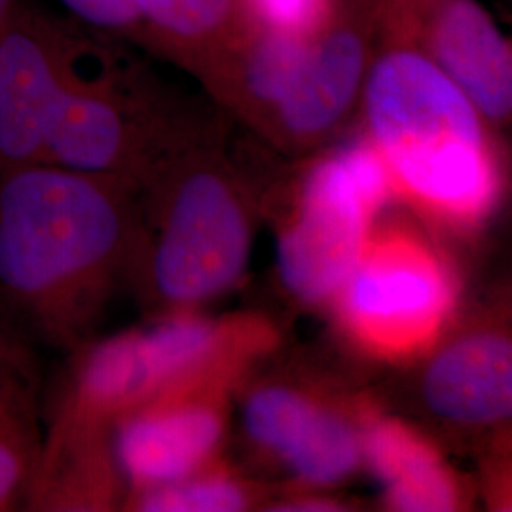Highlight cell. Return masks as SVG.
I'll list each match as a JSON object with an SVG mask.
<instances>
[{
    "mask_svg": "<svg viewBox=\"0 0 512 512\" xmlns=\"http://www.w3.org/2000/svg\"><path fill=\"white\" fill-rule=\"evenodd\" d=\"M363 442L372 471L397 511L444 512L458 507V482L435 448L414 429L391 420L372 421Z\"/></svg>",
    "mask_w": 512,
    "mask_h": 512,
    "instance_id": "cell-12",
    "label": "cell"
},
{
    "mask_svg": "<svg viewBox=\"0 0 512 512\" xmlns=\"http://www.w3.org/2000/svg\"><path fill=\"white\" fill-rule=\"evenodd\" d=\"M340 0H239L245 23L289 37H317Z\"/></svg>",
    "mask_w": 512,
    "mask_h": 512,
    "instance_id": "cell-15",
    "label": "cell"
},
{
    "mask_svg": "<svg viewBox=\"0 0 512 512\" xmlns=\"http://www.w3.org/2000/svg\"><path fill=\"white\" fill-rule=\"evenodd\" d=\"M361 95L366 137L395 192L456 222H475L492 209L501 171L488 120L450 76L382 19Z\"/></svg>",
    "mask_w": 512,
    "mask_h": 512,
    "instance_id": "cell-3",
    "label": "cell"
},
{
    "mask_svg": "<svg viewBox=\"0 0 512 512\" xmlns=\"http://www.w3.org/2000/svg\"><path fill=\"white\" fill-rule=\"evenodd\" d=\"M380 19L450 76L488 122L512 110V48L478 0H378Z\"/></svg>",
    "mask_w": 512,
    "mask_h": 512,
    "instance_id": "cell-7",
    "label": "cell"
},
{
    "mask_svg": "<svg viewBox=\"0 0 512 512\" xmlns=\"http://www.w3.org/2000/svg\"><path fill=\"white\" fill-rule=\"evenodd\" d=\"M395 194L366 135L311 165L296 215L277 245L285 285L306 302L336 296L365 251L374 215Z\"/></svg>",
    "mask_w": 512,
    "mask_h": 512,
    "instance_id": "cell-5",
    "label": "cell"
},
{
    "mask_svg": "<svg viewBox=\"0 0 512 512\" xmlns=\"http://www.w3.org/2000/svg\"><path fill=\"white\" fill-rule=\"evenodd\" d=\"M135 505L139 511L150 512H236L247 507V495L234 480L192 475L143 490Z\"/></svg>",
    "mask_w": 512,
    "mask_h": 512,
    "instance_id": "cell-14",
    "label": "cell"
},
{
    "mask_svg": "<svg viewBox=\"0 0 512 512\" xmlns=\"http://www.w3.org/2000/svg\"><path fill=\"white\" fill-rule=\"evenodd\" d=\"M74 18L110 37L143 46V25L129 0H59Z\"/></svg>",
    "mask_w": 512,
    "mask_h": 512,
    "instance_id": "cell-17",
    "label": "cell"
},
{
    "mask_svg": "<svg viewBox=\"0 0 512 512\" xmlns=\"http://www.w3.org/2000/svg\"><path fill=\"white\" fill-rule=\"evenodd\" d=\"M173 135L109 48L14 0L0 23V167L57 165L137 186Z\"/></svg>",
    "mask_w": 512,
    "mask_h": 512,
    "instance_id": "cell-1",
    "label": "cell"
},
{
    "mask_svg": "<svg viewBox=\"0 0 512 512\" xmlns=\"http://www.w3.org/2000/svg\"><path fill=\"white\" fill-rule=\"evenodd\" d=\"M251 439L311 484H334L357 467L363 442L348 421L287 387H262L243 410Z\"/></svg>",
    "mask_w": 512,
    "mask_h": 512,
    "instance_id": "cell-10",
    "label": "cell"
},
{
    "mask_svg": "<svg viewBox=\"0 0 512 512\" xmlns=\"http://www.w3.org/2000/svg\"><path fill=\"white\" fill-rule=\"evenodd\" d=\"M207 380L169 387L124 412L118 459L143 490L194 475L215 452L224 421Z\"/></svg>",
    "mask_w": 512,
    "mask_h": 512,
    "instance_id": "cell-9",
    "label": "cell"
},
{
    "mask_svg": "<svg viewBox=\"0 0 512 512\" xmlns=\"http://www.w3.org/2000/svg\"><path fill=\"white\" fill-rule=\"evenodd\" d=\"M353 338L382 355L427 348L456 300L454 279L429 247L406 234L368 239L334 296Z\"/></svg>",
    "mask_w": 512,
    "mask_h": 512,
    "instance_id": "cell-6",
    "label": "cell"
},
{
    "mask_svg": "<svg viewBox=\"0 0 512 512\" xmlns=\"http://www.w3.org/2000/svg\"><path fill=\"white\" fill-rule=\"evenodd\" d=\"M12 4H14V0H0V23L4 21V18H6V14L10 12Z\"/></svg>",
    "mask_w": 512,
    "mask_h": 512,
    "instance_id": "cell-19",
    "label": "cell"
},
{
    "mask_svg": "<svg viewBox=\"0 0 512 512\" xmlns=\"http://www.w3.org/2000/svg\"><path fill=\"white\" fill-rule=\"evenodd\" d=\"M143 46L203 76L245 27L239 0H129Z\"/></svg>",
    "mask_w": 512,
    "mask_h": 512,
    "instance_id": "cell-13",
    "label": "cell"
},
{
    "mask_svg": "<svg viewBox=\"0 0 512 512\" xmlns=\"http://www.w3.org/2000/svg\"><path fill=\"white\" fill-rule=\"evenodd\" d=\"M37 346L0 319V412L40 391Z\"/></svg>",
    "mask_w": 512,
    "mask_h": 512,
    "instance_id": "cell-16",
    "label": "cell"
},
{
    "mask_svg": "<svg viewBox=\"0 0 512 512\" xmlns=\"http://www.w3.org/2000/svg\"><path fill=\"white\" fill-rule=\"evenodd\" d=\"M135 184L57 165L0 167V319L76 349L135 241Z\"/></svg>",
    "mask_w": 512,
    "mask_h": 512,
    "instance_id": "cell-2",
    "label": "cell"
},
{
    "mask_svg": "<svg viewBox=\"0 0 512 512\" xmlns=\"http://www.w3.org/2000/svg\"><path fill=\"white\" fill-rule=\"evenodd\" d=\"M289 511H329L332 507H327V501H302V503H289Z\"/></svg>",
    "mask_w": 512,
    "mask_h": 512,
    "instance_id": "cell-18",
    "label": "cell"
},
{
    "mask_svg": "<svg viewBox=\"0 0 512 512\" xmlns=\"http://www.w3.org/2000/svg\"><path fill=\"white\" fill-rule=\"evenodd\" d=\"M156 194L158 222L148 251L150 287L169 306H190L230 289L247 268L251 232L232 183L183 158L177 141L139 179Z\"/></svg>",
    "mask_w": 512,
    "mask_h": 512,
    "instance_id": "cell-4",
    "label": "cell"
},
{
    "mask_svg": "<svg viewBox=\"0 0 512 512\" xmlns=\"http://www.w3.org/2000/svg\"><path fill=\"white\" fill-rule=\"evenodd\" d=\"M423 397L444 420L482 425L503 420L512 408L511 342L478 332L448 344L423 378Z\"/></svg>",
    "mask_w": 512,
    "mask_h": 512,
    "instance_id": "cell-11",
    "label": "cell"
},
{
    "mask_svg": "<svg viewBox=\"0 0 512 512\" xmlns=\"http://www.w3.org/2000/svg\"><path fill=\"white\" fill-rule=\"evenodd\" d=\"M378 27V0H340L329 25L311 40L296 88L268 126L298 145L329 135L363 92Z\"/></svg>",
    "mask_w": 512,
    "mask_h": 512,
    "instance_id": "cell-8",
    "label": "cell"
}]
</instances>
